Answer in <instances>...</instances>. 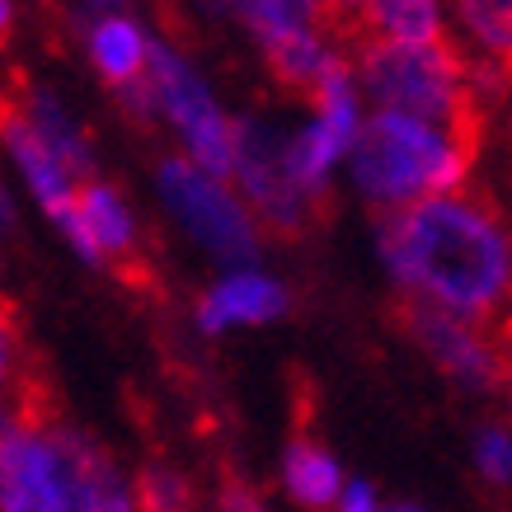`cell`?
<instances>
[{
	"instance_id": "obj_27",
	"label": "cell",
	"mask_w": 512,
	"mask_h": 512,
	"mask_svg": "<svg viewBox=\"0 0 512 512\" xmlns=\"http://www.w3.org/2000/svg\"><path fill=\"white\" fill-rule=\"evenodd\" d=\"M325 5H329V24L348 19V10H353V0H325Z\"/></svg>"
},
{
	"instance_id": "obj_19",
	"label": "cell",
	"mask_w": 512,
	"mask_h": 512,
	"mask_svg": "<svg viewBox=\"0 0 512 512\" xmlns=\"http://www.w3.org/2000/svg\"><path fill=\"white\" fill-rule=\"evenodd\" d=\"M127 480H132L137 512H202L198 480L174 456H146L137 470H127Z\"/></svg>"
},
{
	"instance_id": "obj_25",
	"label": "cell",
	"mask_w": 512,
	"mask_h": 512,
	"mask_svg": "<svg viewBox=\"0 0 512 512\" xmlns=\"http://www.w3.org/2000/svg\"><path fill=\"white\" fill-rule=\"evenodd\" d=\"M113 10H137V0H71V15H113Z\"/></svg>"
},
{
	"instance_id": "obj_10",
	"label": "cell",
	"mask_w": 512,
	"mask_h": 512,
	"mask_svg": "<svg viewBox=\"0 0 512 512\" xmlns=\"http://www.w3.org/2000/svg\"><path fill=\"white\" fill-rule=\"evenodd\" d=\"M400 320L409 343L433 362V372L451 390H461L470 400H494L508 386V348H503L494 325L423 311V306H404Z\"/></svg>"
},
{
	"instance_id": "obj_14",
	"label": "cell",
	"mask_w": 512,
	"mask_h": 512,
	"mask_svg": "<svg viewBox=\"0 0 512 512\" xmlns=\"http://www.w3.org/2000/svg\"><path fill=\"white\" fill-rule=\"evenodd\" d=\"M80 29V52L90 71L99 76V85L118 99L141 85L146 76V62H151V43L156 33L146 29V19L137 10H113V15H85L76 19Z\"/></svg>"
},
{
	"instance_id": "obj_8",
	"label": "cell",
	"mask_w": 512,
	"mask_h": 512,
	"mask_svg": "<svg viewBox=\"0 0 512 512\" xmlns=\"http://www.w3.org/2000/svg\"><path fill=\"white\" fill-rule=\"evenodd\" d=\"M217 5L245 24L282 90L306 94L343 57L334 47L325 0H217Z\"/></svg>"
},
{
	"instance_id": "obj_2",
	"label": "cell",
	"mask_w": 512,
	"mask_h": 512,
	"mask_svg": "<svg viewBox=\"0 0 512 512\" xmlns=\"http://www.w3.org/2000/svg\"><path fill=\"white\" fill-rule=\"evenodd\" d=\"M0 512H137V498L99 437L19 409L0 419Z\"/></svg>"
},
{
	"instance_id": "obj_6",
	"label": "cell",
	"mask_w": 512,
	"mask_h": 512,
	"mask_svg": "<svg viewBox=\"0 0 512 512\" xmlns=\"http://www.w3.org/2000/svg\"><path fill=\"white\" fill-rule=\"evenodd\" d=\"M151 198L188 249H198L212 268L264 264V240L259 221L231 188V179L217 170H202L184 156H160L151 170Z\"/></svg>"
},
{
	"instance_id": "obj_13",
	"label": "cell",
	"mask_w": 512,
	"mask_h": 512,
	"mask_svg": "<svg viewBox=\"0 0 512 512\" xmlns=\"http://www.w3.org/2000/svg\"><path fill=\"white\" fill-rule=\"evenodd\" d=\"M0 156H5L10 188H15L19 198H29L52 226H62V221L71 217L76 188L85 184V179H76L62 160L47 151L43 141L33 137V127L19 118L10 99H0Z\"/></svg>"
},
{
	"instance_id": "obj_22",
	"label": "cell",
	"mask_w": 512,
	"mask_h": 512,
	"mask_svg": "<svg viewBox=\"0 0 512 512\" xmlns=\"http://www.w3.org/2000/svg\"><path fill=\"white\" fill-rule=\"evenodd\" d=\"M381 508H386V494L372 480H362V475H348L339 498L329 503V512H381Z\"/></svg>"
},
{
	"instance_id": "obj_4",
	"label": "cell",
	"mask_w": 512,
	"mask_h": 512,
	"mask_svg": "<svg viewBox=\"0 0 512 512\" xmlns=\"http://www.w3.org/2000/svg\"><path fill=\"white\" fill-rule=\"evenodd\" d=\"M362 104L376 113H404L451 127H480V109L503 90L508 66L470 62L451 38L437 43H386L362 38L348 57Z\"/></svg>"
},
{
	"instance_id": "obj_7",
	"label": "cell",
	"mask_w": 512,
	"mask_h": 512,
	"mask_svg": "<svg viewBox=\"0 0 512 512\" xmlns=\"http://www.w3.org/2000/svg\"><path fill=\"white\" fill-rule=\"evenodd\" d=\"M362 123H367V104H362L353 71H348V57H339L306 90V113L282 127L287 174H292V184L301 188V198L311 202L315 212L339 188L343 165H348V151H353Z\"/></svg>"
},
{
	"instance_id": "obj_17",
	"label": "cell",
	"mask_w": 512,
	"mask_h": 512,
	"mask_svg": "<svg viewBox=\"0 0 512 512\" xmlns=\"http://www.w3.org/2000/svg\"><path fill=\"white\" fill-rule=\"evenodd\" d=\"M348 19H357L362 38L386 43H437L447 33V0H353Z\"/></svg>"
},
{
	"instance_id": "obj_20",
	"label": "cell",
	"mask_w": 512,
	"mask_h": 512,
	"mask_svg": "<svg viewBox=\"0 0 512 512\" xmlns=\"http://www.w3.org/2000/svg\"><path fill=\"white\" fill-rule=\"evenodd\" d=\"M470 466L489 489H508L512 484V428L503 419H484L470 433Z\"/></svg>"
},
{
	"instance_id": "obj_26",
	"label": "cell",
	"mask_w": 512,
	"mask_h": 512,
	"mask_svg": "<svg viewBox=\"0 0 512 512\" xmlns=\"http://www.w3.org/2000/svg\"><path fill=\"white\" fill-rule=\"evenodd\" d=\"M19 29V0H0V43H10Z\"/></svg>"
},
{
	"instance_id": "obj_15",
	"label": "cell",
	"mask_w": 512,
	"mask_h": 512,
	"mask_svg": "<svg viewBox=\"0 0 512 512\" xmlns=\"http://www.w3.org/2000/svg\"><path fill=\"white\" fill-rule=\"evenodd\" d=\"M10 104H15V113L33 127V137L43 141L47 151L62 160L76 179H94V174H99V146H94L90 123L80 118V109L57 85L24 80V85L10 94Z\"/></svg>"
},
{
	"instance_id": "obj_16",
	"label": "cell",
	"mask_w": 512,
	"mask_h": 512,
	"mask_svg": "<svg viewBox=\"0 0 512 512\" xmlns=\"http://www.w3.org/2000/svg\"><path fill=\"white\" fill-rule=\"evenodd\" d=\"M348 470L334 456V447H325L320 437L301 433L292 437L278 456V489L282 498L301 512H329V503L339 498Z\"/></svg>"
},
{
	"instance_id": "obj_12",
	"label": "cell",
	"mask_w": 512,
	"mask_h": 512,
	"mask_svg": "<svg viewBox=\"0 0 512 512\" xmlns=\"http://www.w3.org/2000/svg\"><path fill=\"white\" fill-rule=\"evenodd\" d=\"M292 287L264 264L217 268L212 282L193 296V329L202 339H231L245 329H268L287 320Z\"/></svg>"
},
{
	"instance_id": "obj_21",
	"label": "cell",
	"mask_w": 512,
	"mask_h": 512,
	"mask_svg": "<svg viewBox=\"0 0 512 512\" xmlns=\"http://www.w3.org/2000/svg\"><path fill=\"white\" fill-rule=\"evenodd\" d=\"M24 339H19V320L10 301L0 296V419L24 409Z\"/></svg>"
},
{
	"instance_id": "obj_11",
	"label": "cell",
	"mask_w": 512,
	"mask_h": 512,
	"mask_svg": "<svg viewBox=\"0 0 512 512\" xmlns=\"http://www.w3.org/2000/svg\"><path fill=\"white\" fill-rule=\"evenodd\" d=\"M57 235L90 268H127L146 249V221H141L137 202L104 174H94L76 188L71 217L57 226Z\"/></svg>"
},
{
	"instance_id": "obj_24",
	"label": "cell",
	"mask_w": 512,
	"mask_h": 512,
	"mask_svg": "<svg viewBox=\"0 0 512 512\" xmlns=\"http://www.w3.org/2000/svg\"><path fill=\"white\" fill-rule=\"evenodd\" d=\"M19 231V193L10 188V179H0V240H10Z\"/></svg>"
},
{
	"instance_id": "obj_18",
	"label": "cell",
	"mask_w": 512,
	"mask_h": 512,
	"mask_svg": "<svg viewBox=\"0 0 512 512\" xmlns=\"http://www.w3.org/2000/svg\"><path fill=\"white\" fill-rule=\"evenodd\" d=\"M461 33L470 62L508 66L512 47V0H447V33Z\"/></svg>"
},
{
	"instance_id": "obj_9",
	"label": "cell",
	"mask_w": 512,
	"mask_h": 512,
	"mask_svg": "<svg viewBox=\"0 0 512 512\" xmlns=\"http://www.w3.org/2000/svg\"><path fill=\"white\" fill-rule=\"evenodd\" d=\"M282 127L268 113H235L231 127V160L226 179L249 207V217L259 221L264 235H301L320 212L301 198V188L287 174L282 160Z\"/></svg>"
},
{
	"instance_id": "obj_5",
	"label": "cell",
	"mask_w": 512,
	"mask_h": 512,
	"mask_svg": "<svg viewBox=\"0 0 512 512\" xmlns=\"http://www.w3.org/2000/svg\"><path fill=\"white\" fill-rule=\"evenodd\" d=\"M118 104L141 127H160L174 141L170 156H184L193 165H202V170L226 174L235 113L221 104L217 85L207 80V71L179 43L156 38L141 85L127 99H118Z\"/></svg>"
},
{
	"instance_id": "obj_1",
	"label": "cell",
	"mask_w": 512,
	"mask_h": 512,
	"mask_svg": "<svg viewBox=\"0 0 512 512\" xmlns=\"http://www.w3.org/2000/svg\"><path fill=\"white\" fill-rule=\"evenodd\" d=\"M372 249L404 306L494 325L512 296V235L494 202L461 188L386 212Z\"/></svg>"
},
{
	"instance_id": "obj_23",
	"label": "cell",
	"mask_w": 512,
	"mask_h": 512,
	"mask_svg": "<svg viewBox=\"0 0 512 512\" xmlns=\"http://www.w3.org/2000/svg\"><path fill=\"white\" fill-rule=\"evenodd\" d=\"M212 512H273V503H268L254 484H240V480H231V484H221V494H217V508Z\"/></svg>"
},
{
	"instance_id": "obj_3",
	"label": "cell",
	"mask_w": 512,
	"mask_h": 512,
	"mask_svg": "<svg viewBox=\"0 0 512 512\" xmlns=\"http://www.w3.org/2000/svg\"><path fill=\"white\" fill-rule=\"evenodd\" d=\"M475 160H480V127H451L367 109V123L348 151L339 184L353 188V198L367 212L386 217L414 202L470 188Z\"/></svg>"
},
{
	"instance_id": "obj_28",
	"label": "cell",
	"mask_w": 512,
	"mask_h": 512,
	"mask_svg": "<svg viewBox=\"0 0 512 512\" xmlns=\"http://www.w3.org/2000/svg\"><path fill=\"white\" fill-rule=\"evenodd\" d=\"M381 512H428V508H423V503H390V498H386V508H381Z\"/></svg>"
}]
</instances>
